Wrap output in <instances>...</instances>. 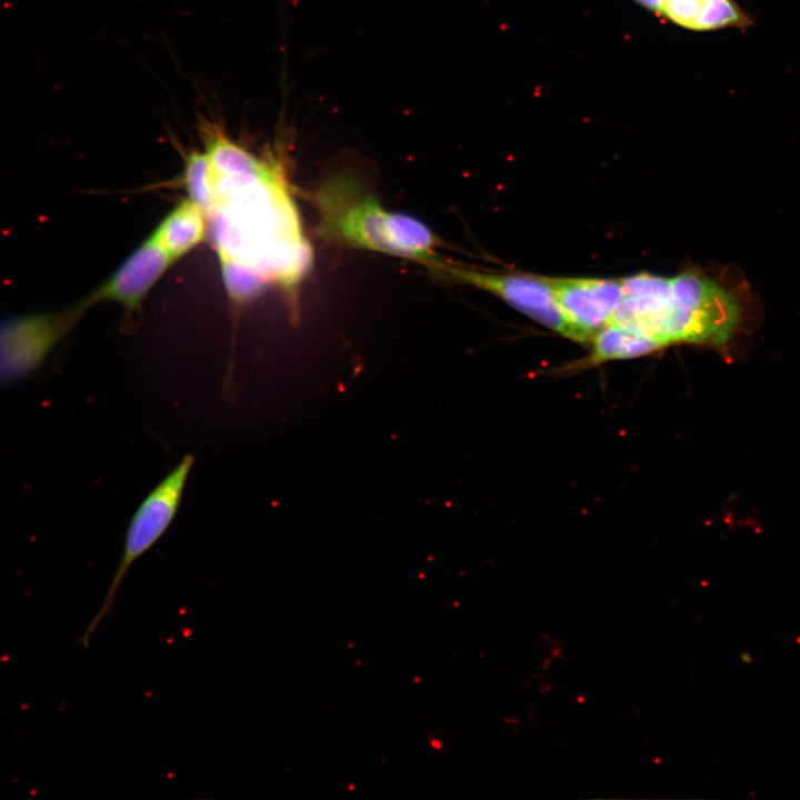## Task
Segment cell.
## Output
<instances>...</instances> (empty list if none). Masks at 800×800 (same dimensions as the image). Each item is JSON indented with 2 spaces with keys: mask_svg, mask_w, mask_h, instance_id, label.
<instances>
[{
  "mask_svg": "<svg viewBox=\"0 0 800 800\" xmlns=\"http://www.w3.org/2000/svg\"><path fill=\"white\" fill-rule=\"evenodd\" d=\"M592 349L581 364L598 366L610 360L632 359L652 353L663 347L660 341L616 324H607L591 340Z\"/></svg>",
  "mask_w": 800,
  "mask_h": 800,
  "instance_id": "obj_12",
  "label": "cell"
},
{
  "mask_svg": "<svg viewBox=\"0 0 800 800\" xmlns=\"http://www.w3.org/2000/svg\"><path fill=\"white\" fill-rule=\"evenodd\" d=\"M437 272L498 297L564 338L579 343H589L593 338L563 313L547 277L486 271L448 261H444Z\"/></svg>",
  "mask_w": 800,
  "mask_h": 800,
  "instance_id": "obj_5",
  "label": "cell"
},
{
  "mask_svg": "<svg viewBox=\"0 0 800 800\" xmlns=\"http://www.w3.org/2000/svg\"><path fill=\"white\" fill-rule=\"evenodd\" d=\"M547 279L563 313L592 336L609 323L610 316L622 296L620 279Z\"/></svg>",
  "mask_w": 800,
  "mask_h": 800,
  "instance_id": "obj_9",
  "label": "cell"
},
{
  "mask_svg": "<svg viewBox=\"0 0 800 800\" xmlns=\"http://www.w3.org/2000/svg\"><path fill=\"white\" fill-rule=\"evenodd\" d=\"M221 269L226 288L233 300L244 302L268 284L259 273L240 264L221 261Z\"/></svg>",
  "mask_w": 800,
  "mask_h": 800,
  "instance_id": "obj_14",
  "label": "cell"
},
{
  "mask_svg": "<svg viewBox=\"0 0 800 800\" xmlns=\"http://www.w3.org/2000/svg\"><path fill=\"white\" fill-rule=\"evenodd\" d=\"M318 234L328 243L414 260L437 270L444 260L436 234L420 220L386 209L354 174L342 171L311 194Z\"/></svg>",
  "mask_w": 800,
  "mask_h": 800,
  "instance_id": "obj_2",
  "label": "cell"
},
{
  "mask_svg": "<svg viewBox=\"0 0 800 800\" xmlns=\"http://www.w3.org/2000/svg\"><path fill=\"white\" fill-rule=\"evenodd\" d=\"M174 261L149 236L100 287L76 304L82 313L100 302L137 311L151 288Z\"/></svg>",
  "mask_w": 800,
  "mask_h": 800,
  "instance_id": "obj_7",
  "label": "cell"
},
{
  "mask_svg": "<svg viewBox=\"0 0 800 800\" xmlns=\"http://www.w3.org/2000/svg\"><path fill=\"white\" fill-rule=\"evenodd\" d=\"M207 234L204 211L186 199L160 221L150 237L176 261L200 244Z\"/></svg>",
  "mask_w": 800,
  "mask_h": 800,
  "instance_id": "obj_11",
  "label": "cell"
},
{
  "mask_svg": "<svg viewBox=\"0 0 800 800\" xmlns=\"http://www.w3.org/2000/svg\"><path fill=\"white\" fill-rule=\"evenodd\" d=\"M207 153L214 188L204 213L220 260L253 270L268 283L297 284L312 254L283 176L227 133L213 137Z\"/></svg>",
  "mask_w": 800,
  "mask_h": 800,
  "instance_id": "obj_1",
  "label": "cell"
},
{
  "mask_svg": "<svg viewBox=\"0 0 800 800\" xmlns=\"http://www.w3.org/2000/svg\"><path fill=\"white\" fill-rule=\"evenodd\" d=\"M81 312L41 311L0 318V386L26 379L39 369Z\"/></svg>",
  "mask_w": 800,
  "mask_h": 800,
  "instance_id": "obj_6",
  "label": "cell"
},
{
  "mask_svg": "<svg viewBox=\"0 0 800 800\" xmlns=\"http://www.w3.org/2000/svg\"><path fill=\"white\" fill-rule=\"evenodd\" d=\"M631 1L637 3L639 7L658 16L663 0H631Z\"/></svg>",
  "mask_w": 800,
  "mask_h": 800,
  "instance_id": "obj_15",
  "label": "cell"
},
{
  "mask_svg": "<svg viewBox=\"0 0 800 800\" xmlns=\"http://www.w3.org/2000/svg\"><path fill=\"white\" fill-rule=\"evenodd\" d=\"M657 17L696 32L746 28L752 23L734 0H663Z\"/></svg>",
  "mask_w": 800,
  "mask_h": 800,
  "instance_id": "obj_10",
  "label": "cell"
},
{
  "mask_svg": "<svg viewBox=\"0 0 800 800\" xmlns=\"http://www.w3.org/2000/svg\"><path fill=\"white\" fill-rule=\"evenodd\" d=\"M756 311L746 283H730L697 270L671 278L666 342L726 347Z\"/></svg>",
  "mask_w": 800,
  "mask_h": 800,
  "instance_id": "obj_3",
  "label": "cell"
},
{
  "mask_svg": "<svg viewBox=\"0 0 800 800\" xmlns=\"http://www.w3.org/2000/svg\"><path fill=\"white\" fill-rule=\"evenodd\" d=\"M193 463V454H186L144 497L133 513L126 532L123 550L116 573L101 608L82 638L84 646L88 644L90 636L101 620L112 611L121 582L131 566L162 538L173 521Z\"/></svg>",
  "mask_w": 800,
  "mask_h": 800,
  "instance_id": "obj_4",
  "label": "cell"
},
{
  "mask_svg": "<svg viewBox=\"0 0 800 800\" xmlns=\"http://www.w3.org/2000/svg\"><path fill=\"white\" fill-rule=\"evenodd\" d=\"M184 184L192 202L204 212L213 197L214 174L207 152L192 150L186 159Z\"/></svg>",
  "mask_w": 800,
  "mask_h": 800,
  "instance_id": "obj_13",
  "label": "cell"
},
{
  "mask_svg": "<svg viewBox=\"0 0 800 800\" xmlns=\"http://www.w3.org/2000/svg\"><path fill=\"white\" fill-rule=\"evenodd\" d=\"M622 296L609 323L666 342L671 311V278L641 272L620 279Z\"/></svg>",
  "mask_w": 800,
  "mask_h": 800,
  "instance_id": "obj_8",
  "label": "cell"
}]
</instances>
